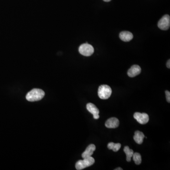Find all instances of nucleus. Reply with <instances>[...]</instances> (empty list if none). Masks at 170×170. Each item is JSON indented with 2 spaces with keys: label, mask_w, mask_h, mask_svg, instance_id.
Instances as JSON below:
<instances>
[{
  "label": "nucleus",
  "mask_w": 170,
  "mask_h": 170,
  "mask_svg": "<svg viewBox=\"0 0 170 170\" xmlns=\"http://www.w3.org/2000/svg\"><path fill=\"white\" fill-rule=\"evenodd\" d=\"M45 95V92L43 90L38 88H34L27 93L26 98L29 102H35L43 98Z\"/></svg>",
  "instance_id": "1"
},
{
  "label": "nucleus",
  "mask_w": 170,
  "mask_h": 170,
  "mask_svg": "<svg viewBox=\"0 0 170 170\" xmlns=\"http://www.w3.org/2000/svg\"><path fill=\"white\" fill-rule=\"evenodd\" d=\"M145 138V136L143 132L141 131H137L135 132L133 139L138 144H142L143 142V139Z\"/></svg>",
  "instance_id": "12"
},
{
  "label": "nucleus",
  "mask_w": 170,
  "mask_h": 170,
  "mask_svg": "<svg viewBox=\"0 0 170 170\" xmlns=\"http://www.w3.org/2000/svg\"><path fill=\"white\" fill-rule=\"evenodd\" d=\"M103 1L105 2H110L111 0H103Z\"/></svg>",
  "instance_id": "19"
},
{
  "label": "nucleus",
  "mask_w": 170,
  "mask_h": 170,
  "mask_svg": "<svg viewBox=\"0 0 170 170\" xmlns=\"http://www.w3.org/2000/svg\"><path fill=\"white\" fill-rule=\"evenodd\" d=\"M114 170H123V169H122V168H120H120H116V169H114Z\"/></svg>",
  "instance_id": "18"
},
{
  "label": "nucleus",
  "mask_w": 170,
  "mask_h": 170,
  "mask_svg": "<svg viewBox=\"0 0 170 170\" xmlns=\"http://www.w3.org/2000/svg\"><path fill=\"white\" fill-rule=\"evenodd\" d=\"M141 69L140 66L138 65H134L129 69L127 74L129 77L133 78L139 75L141 73Z\"/></svg>",
  "instance_id": "9"
},
{
  "label": "nucleus",
  "mask_w": 170,
  "mask_h": 170,
  "mask_svg": "<svg viewBox=\"0 0 170 170\" xmlns=\"http://www.w3.org/2000/svg\"><path fill=\"white\" fill-rule=\"evenodd\" d=\"M112 90L110 87L107 85H103L100 86L98 90V95L100 98L107 99L112 95Z\"/></svg>",
  "instance_id": "3"
},
{
  "label": "nucleus",
  "mask_w": 170,
  "mask_h": 170,
  "mask_svg": "<svg viewBox=\"0 0 170 170\" xmlns=\"http://www.w3.org/2000/svg\"><path fill=\"white\" fill-rule=\"evenodd\" d=\"M87 109L93 115L95 119H98L99 118V110L94 104L92 103H88L87 104Z\"/></svg>",
  "instance_id": "7"
},
{
  "label": "nucleus",
  "mask_w": 170,
  "mask_h": 170,
  "mask_svg": "<svg viewBox=\"0 0 170 170\" xmlns=\"http://www.w3.org/2000/svg\"><path fill=\"white\" fill-rule=\"evenodd\" d=\"M94 158L92 156L83 158V160H80L76 162L75 167L76 169L78 170H81L89 167L95 163Z\"/></svg>",
  "instance_id": "2"
},
{
  "label": "nucleus",
  "mask_w": 170,
  "mask_h": 170,
  "mask_svg": "<svg viewBox=\"0 0 170 170\" xmlns=\"http://www.w3.org/2000/svg\"><path fill=\"white\" fill-rule=\"evenodd\" d=\"M123 150L126 155L127 161L129 162L131 161V157H132L134 154L133 150L130 149V147L128 146H125Z\"/></svg>",
  "instance_id": "13"
},
{
  "label": "nucleus",
  "mask_w": 170,
  "mask_h": 170,
  "mask_svg": "<svg viewBox=\"0 0 170 170\" xmlns=\"http://www.w3.org/2000/svg\"><path fill=\"white\" fill-rule=\"evenodd\" d=\"M133 160L134 161L136 165H140L142 162V158L140 154L139 153H134L133 155Z\"/></svg>",
  "instance_id": "15"
},
{
  "label": "nucleus",
  "mask_w": 170,
  "mask_h": 170,
  "mask_svg": "<svg viewBox=\"0 0 170 170\" xmlns=\"http://www.w3.org/2000/svg\"><path fill=\"white\" fill-rule=\"evenodd\" d=\"M166 66H167V67L168 68H170V60H169L167 61V64H166Z\"/></svg>",
  "instance_id": "17"
},
{
  "label": "nucleus",
  "mask_w": 170,
  "mask_h": 170,
  "mask_svg": "<svg viewBox=\"0 0 170 170\" xmlns=\"http://www.w3.org/2000/svg\"><path fill=\"white\" fill-rule=\"evenodd\" d=\"M96 149L95 145L94 144H90L87 147L86 150L82 154V157L83 158H87L92 156L94 152Z\"/></svg>",
  "instance_id": "11"
},
{
  "label": "nucleus",
  "mask_w": 170,
  "mask_h": 170,
  "mask_svg": "<svg viewBox=\"0 0 170 170\" xmlns=\"http://www.w3.org/2000/svg\"><path fill=\"white\" fill-rule=\"evenodd\" d=\"M119 37L120 39L123 41L128 42L133 39V35L130 32L124 31L120 33Z\"/></svg>",
  "instance_id": "10"
},
{
  "label": "nucleus",
  "mask_w": 170,
  "mask_h": 170,
  "mask_svg": "<svg viewBox=\"0 0 170 170\" xmlns=\"http://www.w3.org/2000/svg\"><path fill=\"white\" fill-rule=\"evenodd\" d=\"M79 53L85 56H90L93 54L94 49L93 46L88 43H83L79 47Z\"/></svg>",
  "instance_id": "4"
},
{
  "label": "nucleus",
  "mask_w": 170,
  "mask_h": 170,
  "mask_svg": "<svg viewBox=\"0 0 170 170\" xmlns=\"http://www.w3.org/2000/svg\"><path fill=\"white\" fill-rule=\"evenodd\" d=\"M120 122L119 120L115 117L110 118L105 122V125L107 128L110 129L116 128L119 126Z\"/></svg>",
  "instance_id": "8"
},
{
  "label": "nucleus",
  "mask_w": 170,
  "mask_h": 170,
  "mask_svg": "<svg viewBox=\"0 0 170 170\" xmlns=\"http://www.w3.org/2000/svg\"><path fill=\"white\" fill-rule=\"evenodd\" d=\"M121 147V144L120 143H114L113 142H110L108 143L107 147L109 149L113 150L114 152H117L119 150Z\"/></svg>",
  "instance_id": "14"
},
{
  "label": "nucleus",
  "mask_w": 170,
  "mask_h": 170,
  "mask_svg": "<svg viewBox=\"0 0 170 170\" xmlns=\"http://www.w3.org/2000/svg\"><path fill=\"white\" fill-rule=\"evenodd\" d=\"M170 17L168 15H165L158 22V27L162 30H166L170 28Z\"/></svg>",
  "instance_id": "5"
},
{
  "label": "nucleus",
  "mask_w": 170,
  "mask_h": 170,
  "mask_svg": "<svg viewBox=\"0 0 170 170\" xmlns=\"http://www.w3.org/2000/svg\"><path fill=\"white\" fill-rule=\"evenodd\" d=\"M166 98L168 103L170 102V92L169 91H165Z\"/></svg>",
  "instance_id": "16"
},
{
  "label": "nucleus",
  "mask_w": 170,
  "mask_h": 170,
  "mask_svg": "<svg viewBox=\"0 0 170 170\" xmlns=\"http://www.w3.org/2000/svg\"><path fill=\"white\" fill-rule=\"evenodd\" d=\"M134 118L138 123L141 124H145L149 121V116L146 113H135L134 114Z\"/></svg>",
  "instance_id": "6"
}]
</instances>
